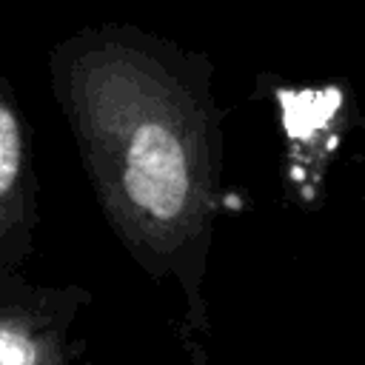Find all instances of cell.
<instances>
[{
  "label": "cell",
  "instance_id": "cell-3",
  "mask_svg": "<svg viewBox=\"0 0 365 365\" xmlns=\"http://www.w3.org/2000/svg\"><path fill=\"white\" fill-rule=\"evenodd\" d=\"M37 180L31 143L17 97L0 71V277L17 274L37 225Z\"/></svg>",
  "mask_w": 365,
  "mask_h": 365
},
{
  "label": "cell",
  "instance_id": "cell-1",
  "mask_svg": "<svg viewBox=\"0 0 365 365\" xmlns=\"http://www.w3.org/2000/svg\"><path fill=\"white\" fill-rule=\"evenodd\" d=\"M51 88L106 222L128 257L182 302V339L208 365V254L222 197V111L208 54L103 23L48 57Z\"/></svg>",
  "mask_w": 365,
  "mask_h": 365
},
{
  "label": "cell",
  "instance_id": "cell-2",
  "mask_svg": "<svg viewBox=\"0 0 365 365\" xmlns=\"http://www.w3.org/2000/svg\"><path fill=\"white\" fill-rule=\"evenodd\" d=\"M91 294L0 277V365H66L68 336Z\"/></svg>",
  "mask_w": 365,
  "mask_h": 365
}]
</instances>
